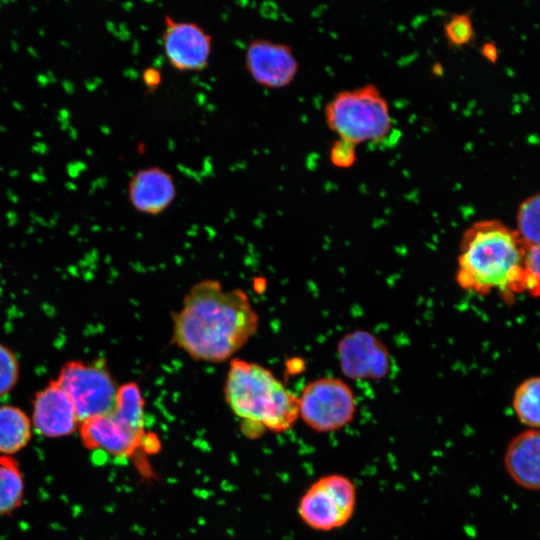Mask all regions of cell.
Listing matches in <instances>:
<instances>
[{
	"label": "cell",
	"mask_w": 540,
	"mask_h": 540,
	"mask_svg": "<svg viewBox=\"0 0 540 540\" xmlns=\"http://www.w3.org/2000/svg\"><path fill=\"white\" fill-rule=\"evenodd\" d=\"M172 320L175 344L194 360L209 363L230 359L259 325L248 295L241 289L226 290L214 279L194 284Z\"/></svg>",
	"instance_id": "6da1fadb"
},
{
	"label": "cell",
	"mask_w": 540,
	"mask_h": 540,
	"mask_svg": "<svg viewBox=\"0 0 540 540\" xmlns=\"http://www.w3.org/2000/svg\"><path fill=\"white\" fill-rule=\"evenodd\" d=\"M527 255L515 229L495 219L474 222L460 241L456 282L477 295L512 298L526 291Z\"/></svg>",
	"instance_id": "7a4b0ae2"
},
{
	"label": "cell",
	"mask_w": 540,
	"mask_h": 540,
	"mask_svg": "<svg viewBox=\"0 0 540 540\" xmlns=\"http://www.w3.org/2000/svg\"><path fill=\"white\" fill-rule=\"evenodd\" d=\"M224 393L233 413L247 426L248 434L284 432L299 417L298 396L257 363L231 360Z\"/></svg>",
	"instance_id": "3957f363"
},
{
	"label": "cell",
	"mask_w": 540,
	"mask_h": 540,
	"mask_svg": "<svg viewBox=\"0 0 540 540\" xmlns=\"http://www.w3.org/2000/svg\"><path fill=\"white\" fill-rule=\"evenodd\" d=\"M327 127L356 145L379 141L392 129L389 103L374 84L339 91L325 105Z\"/></svg>",
	"instance_id": "277c9868"
},
{
	"label": "cell",
	"mask_w": 540,
	"mask_h": 540,
	"mask_svg": "<svg viewBox=\"0 0 540 540\" xmlns=\"http://www.w3.org/2000/svg\"><path fill=\"white\" fill-rule=\"evenodd\" d=\"M298 401L299 417L318 433H331L347 426L357 409L353 390L336 377L310 381L298 396Z\"/></svg>",
	"instance_id": "5b68a950"
},
{
	"label": "cell",
	"mask_w": 540,
	"mask_h": 540,
	"mask_svg": "<svg viewBox=\"0 0 540 540\" xmlns=\"http://www.w3.org/2000/svg\"><path fill=\"white\" fill-rule=\"evenodd\" d=\"M56 381L70 397L80 422L112 413L118 388L104 362L69 361Z\"/></svg>",
	"instance_id": "8992f818"
},
{
	"label": "cell",
	"mask_w": 540,
	"mask_h": 540,
	"mask_svg": "<svg viewBox=\"0 0 540 540\" xmlns=\"http://www.w3.org/2000/svg\"><path fill=\"white\" fill-rule=\"evenodd\" d=\"M354 483L342 474L320 477L305 491L298 504L303 522L317 531H332L351 519L356 507Z\"/></svg>",
	"instance_id": "52a82bcc"
},
{
	"label": "cell",
	"mask_w": 540,
	"mask_h": 540,
	"mask_svg": "<svg viewBox=\"0 0 540 540\" xmlns=\"http://www.w3.org/2000/svg\"><path fill=\"white\" fill-rule=\"evenodd\" d=\"M161 39L165 57L176 71H202L208 67L213 38L201 24L165 15Z\"/></svg>",
	"instance_id": "ba28073f"
},
{
	"label": "cell",
	"mask_w": 540,
	"mask_h": 540,
	"mask_svg": "<svg viewBox=\"0 0 540 540\" xmlns=\"http://www.w3.org/2000/svg\"><path fill=\"white\" fill-rule=\"evenodd\" d=\"M244 67L259 85L280 89L295 80L299 62L290 45L267 38H254L246 47Z\"/></svg>",
	"instance_id": "9c48e42d"
},
{
	"label": "cell",
	"mask_w": 540,
	"mask_h": 540,
	"mask_svg": "<svg viewBox=\"0 0 540 540\" xmlns=\"http://www.w3.org/2000/svg\"><path fill=\"white\" fill-rule=\"evenodd\" d=\"M343 374L352 379H379L391 367V357L385 344L365 330L345 335L337 347Z\"/></svg>",
	"instance_id": "30bf717a"
},
{
	"label": "cell",
	"mask_w": 540,
	"mask_h": 540,
	"mask_svg": "<svg viewBox=\"0 0 540 540\" xmlns=\"http://www.w3.org/2000/svg\"><path fill=\"white\" fill-rule=\"evenodd\" d=\"M31 422L33 429L47 438L68 436L80 424L70 397L56 380L35 394Z\"/></svg>",
	"instance_id": "8fae6325"
},
{
	"label": "cell",
	"mask_w": 540,
	"mask_h": 540,
	"mask_svg": "<svg viewBox=\"0 0 540 540\" xmlns=\"http://www.w3.org/2000/svg\"><path fill=\"white\" fill-rule=\"evenodd\" d=\"M128 201L138 212L158 215L164 212L177 196L174 176L160 166L138 169L128 183Z\"/></svg>",
	"instance_id": "7c38bea8"
},
{
	"label": "cell",
	"mask_w": 540,
	"mask_h": 540,
	"mask_svg": "<svg viewBox=\"0 0 540 540\" xmlns=\"http://www.w3.org/2000/svg\"><path fill=\"white\" fill-rule=\"evenodd\" d=\"M79 434L83 445L88 449L126 457L140 446L145 432L138 434L125 428L110 413L81 421Z\"/></svg>",
	"instance_id": "4fadbf2b"
},
{
	"label": "cell",
	"mask_w": 540,
	"mask_h": 540,
	"mask_svg": "<svg viewBox=\"0 0 540 540\" xmlns=\"http://www.w3.org/2000/svg\"><path fill=\"white\" fill-rule=\"evenodd\" d=\"M504 467L519 487L540 491V430L528 429L510 440L504 453Z\"/></svg>",
	"instance_id": "5bb4252c"
},
{
	"label": "cell",
	"mask_w": 540,
	"mask_h": 540,
	"mask_svg": "<svg viewBox=\"0 0 540 540\" xmlns=\"http://www.w3.org/2000/svg\"><path fill=\"white\" fill-rule=\"evenodd\" d=\"M32 430L31 419L21 408L0 405V455L12 456L24 449Z\"/></svg>",
	"instance_id": "9a60e30c"
},
{
	"label": "cell",
	"mask_w": 540,
	"mask_h": 540,
	"mask_svg": "<svg viewBox=\"0 0 540 540\" xmlns=\"http://www.w3.org/2000/svg\"><path fill=\"white\" fill-rule=\"evenodd\" d=\"M25 497L23 472L13 456L0 455V516L18 510Z\"/></svg>",
	"instance_id": "2e32d148"
},
{
	"label": "cell",
	"mask_w": 540,
	"mask_h": 540,
	"mask_svg": "<svg viewBox=\"0 0 540 540\" xmlns=\"http://www.w3.org/2000/svg\"><path fill=\"white\" fill-rule=\"evenodd\" d=\"M111 414L125 428L144 433V399L136 383L128 382L118 387Z\"/></svg>",
	"instance_id": "e0dca14e"
},
{
	"label": "cell",
	"mask_w": 540,
	"mask_h": 540,
	"mask_svg": "<svg viewBox=\"0 0 540 540\" xmlns=\"http://www.w3.org/2000/svg\"><path fill=\"white\" fill-rule=\"evenodd\" d=\"M512 407L518 420L529 429L540 430V377H530L514 391Z\"/></svg>",
	"instance_id": "ac0fdd59"
},
{
	"label": "cell",
	"mask_w": 540,
	"mask_h": 540,
	"mask_svg": "<svg viewBox=\"0 0 540 540\" xmlns=\"http://www.w3.org/2000/svg\"><path fill=\"white\" fill-rule=\"evenodd\" d=\"M516 232L525 246L535 248L540 246V193L524 200L517 213Z\"/></svg>",
	"instance_id": "d6986e66"
},
{
	"label": "cell",
	"mask_w": 540,
	"mask_h": 540,
	"mask_svg": "<svg viewBox=\"0 0 540 540\" xmlns=\"http://www.w3.org/2000/svg\"><path fill=\"white\" fill-rule=\"evenodd\" d=\"M444 35L448 43L455 47L469 44L474 38L471 17L466 13L451 15L444 23Z\"/></svg>",
	"instance_id": "ffe728a7"
},
{
	"label": "cell",
	"mask_w": 540,
	"mask_h": 540,
	"mask_svg": "<svg viewBox=\"0 0 540 540\" xmlns=\"http://www.w3.org/2000/svg\"><path fill=\"white\" fill-rule=\"evenodd\" d=\"M20 365L15 353L0 343V397L10 393L18 382Z\"/></svg>",
	"instance_id": "44dd1931"
},
{
	"label": "cell",
	"mask_w": 540,
	"mask_h": 540,
	"mask_svg": "<svg viewBox=\"0 0 540 540\" xmlns=\"http://www.w3.org/2000/svg\"><path fill=\"white\" fill-rule=\"evenodd\" d=\"M357 146L348 140L337 138L329 150L331 164L339 169L353 167L357 161Z\"/></svg>",
	"instance_id": "7402d4cb"
},
{
	"label": "cell",
	"mask_w": 540,
	"mask_h": 540,
	"mask_svg": "<svg viewBox=\"0 0 540 540\" xmlns=\"http://www.w3.org/2000/svg\"><path fill=\"white\" fill-rule=\"evenodd\" d=\"M526 292L540 296V246L528 249Z\"/></svg>",
	"instance_id": "603a6c76"
},
{
	"label": "cell",
	"mask_w": 540,
	"mask_h": 540,
	"mask_svg": "<svg viewBox=\"0 0 540 540\" xmlns=\"http://www.w3.org/2000/svg\"><path fill=\"white\" fill-rule=\"evenodd\" d=\"M142 81L145 88L148 91L153 92L162 83V73L156 67H147L142 71Z\"/></svg>",
	"instance_id": "cb8c5ba5"
},
{
	"label": "cell",
	"mask_w": 540,
	"mask_h": 540,
	"mask_svg": "<svg viewBox=\"0 0 540 540\" xmlns=\"http://www.w3.org/2000/svg\"><path fill=\"white\" fill-rule=\"evenodd\" d=\"M483 56L489 61H495L497 58V49L492 43H485L482 47Z\"/></svg>",
	"instance_id": "d4e9b609"
}]
</instances>
